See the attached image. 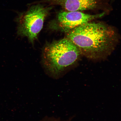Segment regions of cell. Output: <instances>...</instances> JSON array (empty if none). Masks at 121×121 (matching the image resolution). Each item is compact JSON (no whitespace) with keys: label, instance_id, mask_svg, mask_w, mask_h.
<instances>
[{"label":"cell","instance_id":"cell-1","mask_svg":"<svg viewBox=\"0 0 121 121\" xmlns=\"http://www.w3.org/2000/svg\"><path fill=\"white\" fill-rule=\"evenodd\" d=\"M67 38L88 57H94L105 52L112 40L110 31L105 25L89 22L67 33Z\"/></svg>","mask_w":121,"mask_h":121},{"label":"cell","instance_id":"cell-2","mask_svg":"<svg viewBox=\"0 0 121 121\" xmlns=\"http://www.w3.org/2000/svg\"><path fill=\"white\" fill-rule=\"evenodd\" d=\"M81 53L67 38L48 43L43 51L44 66L50 75L56 78L76 61Z\"/></svg>","mask_w":121,"mask_h":121},{"label":"cell","instance_id":"cell-3","mask_svg":"<svg viewBox=\"0 0 121 121\" xmlns=\"http://www.w3.org/2000/svg\"><path fill=\"white\" fill-rule=\"evenodd\" d=\"M51 9V7L37 4L32 6L26 11L19 13L16 18L18 34L27 37L30 42L34 43Z\"/></svg>","mask_w":121,"mask_h":121},{"label":"cell","instance_id":"cell-4","mask_svg":"<svg viewBox=\"0 0 121 121\" xmlns=\"http://www.w3.org/2000/svg\"><path fill=\"white\" fill-rule=\"evenodd\" d=\"M104 14V13L92 15L80 11H62L50 23L49 27L53 30L67 33L77 27L101 17Z\"/></svg>","mask_w":121,"mask_h":121},{"label":"cell","instance_id":"cell-5","mask_svg":"<svg viewBox=\"0 0 121 121\" xmlns=\"http://www.w3.org/2000/svg\"><path fill=\"white\" fill-rule=\"evenodd\" d=\"M52 5L60 6L66 11H81L92 9L96 6V0H46Z\"/></svg>","mask_w":121,"mask_h":121}]
</instances>
